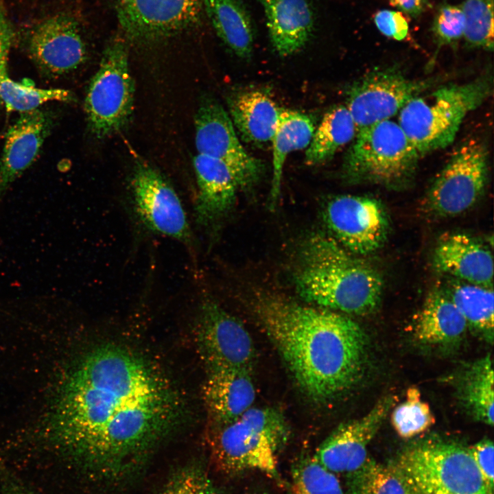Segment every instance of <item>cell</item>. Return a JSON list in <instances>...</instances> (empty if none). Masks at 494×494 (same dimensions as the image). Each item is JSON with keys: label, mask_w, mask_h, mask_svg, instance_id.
I'll list each match as a JSON object with an SVG mask.
<instances>
[{"label": "cell", "mask_w": 494, "mask_h": 494, "mask_svg": "<svg viewBox=\"0 0 494 494\" xmlns=\"http://www.w3.org/2000/svg\"><path fill=\"white\" fill-rule=\"evenodd\" d=\"M181 412L180 397L158 368L108 344L64 371L42 423L49 441L78 469L115 484L143 469Z\"/></svg>", "instance_id": "1"}, {"label": "cell", "mask_w": 494, "mask_h": 494, "mask_svg": "<svg viewBox=\"0 0 494 494\" xmlns=\"http://www.w3.org/2000/svg\"><path fill=\"white\" fill-rule=\"evenodd\" d=\"M255 309L295 382L313 401L334 399L362 378L368 338L349 317L270 294L259 296Z\"/></svg>", "instance_id": "2"}, {"label": "cell", "mask_w": 494, "mask_h": 494, "mask_svg": "<svg viewBox=\"0 0 494 494\" xmlns=\"http://www.w3.org/2000/svg\"><path fill=\"white\" fill-rule=\"evenodd\" d=\"M293 277L304 300L334 311L367 315L381 301L384 283L378 271L322 234L303 242Z\"/></svg>", "instance_id": "3"}, {"label": "cell", "mask_w": 494, "mask_h": 494, "mask_svg": "<svg viewBox=\"0 0 494 494\" xmlns=\"http://www.w3.org/2000/svg\"><path fill=\"white\" fill-rule=\"evenodd\" d=\"M207 443L215 467L226 475L258 471L279 480V454L285 445L289 427L273 408L251 407L226 423H209Z\"/></svg>", "instance_id": "4"}, {"label": "cell", "mask_w": 494, "mask_h": 494, "mask_svg": "<svg viewBox=\"0 0 494 494\" xmlns=\"http://www.w3.org/2000/svg\"><path fill=\"white\" fill-rule=\"evenodd\" d=\"M492 92L489 73L469 82L441 86L410 100L399 111L398 124L422 156L451 144L465 117Z\"/></svg>", "instance_id": "5"}, {"label": "cell", "mask_w": 494, "mask_h": 494, "mask_svg": "<svg viewBox=\"0 0 494 494\" xmlns=\"http://www.w3.org/2000/svg\"><path fill=\"white\" fill-rule=\"evenodd\" d=\"M410 494H493L469 448L431 439L413 445L390 464Z\"/></svg>", "instance_id": "6"}, {"label": "cell", "mask_w": 494, "mask_h": 494, "mask_svg": "<svg viewBox=\"0 0 494 494\" xmlns=\"http://www.w3.org/2000/svg\"><path fill=\"white\" fill-rule=\"evenodd\" d=\"M420 156L398 122L388 119L356 132L342 175L351 184L401 187L413 178Z\"/></svg>", "instance_id": "7"}, {"label": "cell", "mask_w": 494, "mask_h": 494, "mask_svg": "<svg viewBox=\"0 0 494 494\" xmlns=\"http://www.w3.org/2000/svg\"><path fill=\"white\" fill-rule=\"evenodd\" d=\"M134 92L126 43L115 38L104 51L84 100L88 125L96 137L104 138L126 126L132 111Z\"/></svg>", "instance_id": "8"}, {"label": "cell", "mask_w": 494, "mask_h": 494, "mask_svg": "<svg viewBox=\"0 0 494 494\" xmlns=\"http://www.w3.org/2000/svg\"><path fill=\"white\" fill-rule=\"evenodd\" d=\"M488 179L487 148L481 141L470 139L453 152L434 178L424 198V209L437 217L460 215L482 197Z\"/></svg>", "instance_id": "9"}, {"label": "cell", "mask_w": 494, "mask_h": 494, "mask_svg": "<svg viewBox=\"0 0 494 494\" xmlns=\"http://www.w3.org/2000/svg\"><path fill=\"white\" fill-rule=\"evenodd\" d=\"M431 83L410 79L395 67L368 72L346 91V107L356 132L390 119L410 100L425 92Z\"/></svg>", "instance_id": "10"}, {"label": "cell", "mask_w": 494, "mask_h": 494, "mask_svg": "<svg viewBox=\"0 0 494 494\" xmlns=\"http://www.w3.org/2000/svg\"><path fill=\"white\" fill-rule=\"evenodd\" d=\"M323 218L333 237L349 252L367 255L380 249L390 233V220L377 199L338 195L325 206Z\"/></svg>", "instance_id": "11"}, {"label": "cell", "mask_w": 494, "mask_h": 494, "mask_svg": "<svg viewBox=\"0 0 494 494\" xmlns=\"http://www.w3.org/2000/svg\"><path fill=\"white\" fill-rule=\"evenodd\" d=\"M195 129L198 154L225 163L243 191L258 183L264 172L263 162L246 150L228 113L216 100H202L195 116Z\"/></svg>", "instance_id": "12"}, {"label": "cell", "mask_w": 494, "mask_h": 494, "mask_svg": "<svg viewBox=\"0 0 494 494\" xmlns=\"http://www.w3.org/2000/svg\"><path fill=\"white\" fill-rule=\"evenodd\" d=\"M196 340L207 368L229 367L251 372L256 351L250 334L235 317L211 301L200 308Z\"/></svg>", "instance_id": "13"}, {"label": "cell", "mask_w": 494, "mask_h": 494, "mask_svg": "<svg viewBox=\"0 0 494 494\" xmlns=\"http://www.w3.org/2000/svg\"><path fill=\"white\" fill-rule=\"evenodd\" d=\"M117 17L132 41L168 38L198 22L202 0H115Z\"/></svg>", "instance_id": "14"}, {"label": "cell", "mask_w": 494, "mask_h": 494, "mask_svg": "<svg viewBox=\"0 0 494 494\" xmlns=\"http://www.w3.org/2000/svg\"><path fill=\"white\" fill-rule=\"evenodd\" d=\"M131 184L134 207L145 226L182 242L190 239L189 223L179 197L158 171L138 163Z\"/></svg>", "instance_id": "15"}, {"label": "cell", "mask_w": 494, "mask_h": 494, "mask_svg": "<svg viewBox=\"0 0 494 494\" xmlns=\"http://www.w3.org/2000/svg\"><path fill=\"white\" fill-rule=\"evenodd\" d=\"M393 403L384 397L364 416L340 424L320 445L314 456L335 474H351L368 458V446Z\"/></svg>", "instance_id": "16"}, {"label": "cell", "mask_w": 494, "mask_h": 494, "mask_svg": "<svg viewBox=\"0 0 494 494\" xmlns=\"http://www.w3.org/2000/svg\"><path fill=\"white\" fill-rule=\"evenodd\" d=\"M27 47L37 65L53 75L76 69L86 54L77 21L66 14H58L37 23L30 33Z\"/></svg>", "instance_id": "17"}, {"label": "cell", "mask_w": 494, "mask_h": 494, "mask_svg": "<svg viewBox=\"0 0 494 494\" xmlns=\"http://www.w3.org/2000/svg\"><path fill=\"white\" fill-rule=\"evenodd\" d=\"M53 125L40 108L20 113L7 131L0 161V202L10 186L37 158Z\"/></svg>", "instance_id": "18"}, {"label": "cell", "mask_w": 494, "mask_h": 494, "mask_svg": "<svg viewBox=\"0 0 494 494\" xmlns=\"http://www.w3.org/2000/svg\"><path fill=\"white\" fill-rule=\"evenodd\" d=\"M193 167L198 185L196 220L213 227L229 214L243 191L233 172L218 159L198 154Z\"/></svg>", "instance_id": "19"}, {"label": "cell", "mask_w": 494, "mask_h": 494, "mask_svg": "<svg viewBox=\"0 0 494 494\" xmlns=\"http://www.w3.org/2000/svg\"><path fill=\"white\" fill-rule=\"evenodd\" d=\"M432 263L438 272L458 281L484 287L493 285L492 253L467 234L454 233L441 237L434 249Z\"/></svg>", "instance_id": "20"}, {"label": "cell", "mask_w": 494, "mask_h": 494, "mask_svg": "<svg viewBox=\"0 0 494 494\" xmlns=\"http://www.w3.org/2000/svg\"><path fill=\"white\" fill-rule=\"evenodd\" d=\"M203 398L209 422L234 421L252 407L256 392L250 371L229 367H209Z\"/></svg>", "instance_id": "21"}, {"label": "cell", "mask_w": 494, "mask_h": 494, "mask_svg": "<svg viewBox=\"0 0 494 494\" xmlns=\"http://www.w3.org/2000/svg\"><path fill=\"white\" fill-rule=\"evenodd\" d=\"M266 21L270 40L281 56L294 54L309 40L314 14L307 0H258Z\"/></svg>", "instance_id": "22"}, {"label": "cell", "mask_w": 494, "mask_h": 494, "mask_svg": "<svg viewBox=\"0 0 494 494\" xmlns=\"http://www.w3.org/2000/svg\"><path fill=\"white\" fill-rule=\"evenodd\" d=\"M228 115L241 138L263 146L272 141L281 108L263 90L246 89L227 97Z\"/></svg>", "instance_id": "23"}, {"label": "cell", "mask_w": 494, "mask_h": 494, "mask_svg": "<svg viewBox=\"0 0 494 494\" xmlns=\"http://www.w3.org/2000/svg\"><path fill=\"white\" fill-rule=\"evenodd\" d=\"M468 325L445 291L434 290L426 298L414 327V336L421 344L449 348L463 338Z\"/></svg>", "instance_id": "24"}, {"label": "cell", "mask_w": 494, "mask_h": 494, "mask_svg": "<svg viewBox=\"0 0 494 494\" xmlns=\"http://www.w3.org/2000/svg\"><path fill=\"white\" fill-rule=\"evenodd\" d=\"M315 121L307 114L281 108L272 139V176L270 208H274L281 193L283 166L290 153L307 148L315 131Z\"/></svg>", "instance_id": "25"}, {"label": "cell", "mask_w": 494, "mask_h": 494, "mask_svg": "<svg viewBox=\"0 0 494 494\" xmlns=\"http://www.w3.org/2000/svg\"><path fill=\"white\" fill-rule=\"evenodd\" d=\"M202 7L221 40L239 58L251 57L254 31L250 16L240 0H202Z\"/></svg>", "instance_id": "26"}, {"label": "cell", "mask_w": 494, "mask_h": 494, "mask_svg": "<svg viewBox=\"0 0 494 494\" xmlns=\"http://www.w3.org/2000/svg\"><path fill=\"white\" fill-rule=\"evenodd\" d=\"M457 395L475 420L493 425V370L490 354L467 365L456 382Z\"/></svg>", "instance_id": "27"}, {"label": "cell", "mask_w": 494, "mask_h": 494, "mask_svg": "<svg viewBox=\"0 0 494 494\" xmlns=\"http://www.w3.org/2000/svg\"><path fill=\"white\" fill-rule=\"evenodd\" d=\"M356 130L344 105H336L324 115L305 151V161L318 165L331 160L335 154L352 141Z\"/></svg>", "instance_id": "28"}, {"label": "cell", "mask_w": 494, "mask_h": 494, "mask_svg": "<svg viewBox=\"0 0 494 494\" xmlns=\"http://www.w3.org/2000/svg\"><path fill=\"white\" fill-rule=\"evenodd\" d=\"M471 327L485 340H493L494 296L493 287L456 281L445 291Z\"/></svg>", "instance_id": "29"}, {"label": "cell", "mask_w": 494, "mask_h": 494, "mask_svg": "<svg viewBox=\"0 0 494 494\" xmlns=\"http://www.w3.org/2000/svg\"><path fill=\"white\" fill-rule=\"evenodd\" d=\"M347 476L346 494H410L392 466L371 458Z\"/></svg>", "instance_id": "30"}, {"label": "cell", "mask_w": 494, "mask_h": 494, "mask_svg": "<svg viewBox=\"0 0 494 494\" xmlns=\"http://www.w3.org/2000/svg\"><path fill=\"white\" fill-rule=\"evenodd\" d=\"M72 93L62 89H40L11 79L8 72L0 81V101L7 110L20 113L38 109L43 104L54 101L72 100Z\"/></svg>", "instance_id": "31"}, {"label": "cell", "mask_w": 494, "mask_h": 494, "mask_svg": "<svg viewBox=\"0 0 494 494\" xmlns=\"http://www.w3.org/2000/svg\"><path fill=\"white\" fill-rule=\"evenodd\" d=\"M293 494H346L336 474L314 456L299 459L292 471Z\"/></svg>", "instance_id": "32"}, {"label": "cell", "mask_w": 494, "mask_h": 494, "mask_svg": "<svg viewBox=\"0 0 494 494\" xmlns=\"http://www.w3.org/2000/svg\"><path fill=\"white\" fill-rule=\"evenodd\" d=\"M463 38L471 47L493 49V0H464Z\"/></svg>", "instance_id": "33"}, {"label": "cell", "mask_w": 494, "mask_h": 494, "mask_svg": "<svg viewBox=\"0 0 494 494\" xmlns=\"http://www.w3.org/2000/svg\"><path fill=\"white\" fill-rule=\"evenodd\" d=\"M397 433L402 438L414 437L434 423V417L428 404L421 399L417 388L407 391L406 399L397 405L391 416Z\"/></svg>", "instance_id": "34"}, {"label": "cell", "mask_w": 494, "mask_h": 494, "mask_svg": "<svg viewBox=\"0 0 494 494\" xmlns=\"http://www.w3.org/2000/svg\"><path fill=\"white\" fill-rule=\"evenodd\" d=\"M160 494H221L204 468L197 462L177 469Z\"/></svg>", "instance_id": "35"}, {"label": "cell", "mask_w": 494, "mask_h": 494, "mask_svg": "<svg viewBox=\"0 0 494 494\" xmlns=\"http://www.w3.org/2000/svg\"><path fill=\"white\" fill-rule=\"evenodd\" d=\"M464 18L460 5L445 3L436 12L432 30L438 46L457 43L463 37Z\"/></svg>", "instance_id": "36"}, {"label": "cell", "mask_w": 494, "mask_h": 494, "mask_svg": "<svg viewBox=\"0 0 494 494\" xmlns=\"http://www.w3.org/2000/svg\"><path fill=\"white\" fill-rule=\"evenodd\" d=\"M373 22L379 32L388 38L401 41L408 36L409 23L401 11L379 10L374 14Z\"/></svg>", "instance_id": "37"}, {"label": "cell", "mask_w": 494, "mask_h": 494, "mask_svg": "<svg viewBox=\"0 0 494 494\" xmlns=\"http://www.w3.org/2000/svg\"><path fill=\"white\" fill-rule=\"evenodd\" d=\"M471 456L484 480L493 490V443L490 439H482L469 447Z\"/></svg>", "instance_id": "38"}, {"label": "cell", "mask_w": 494, "mask_h": 494, "mask_svg": "<svg viewBox=\"0 0 494 494\" xmlns=\"http://www.w3.org/2000/svg\"><path fill=\"white\" fill-rule=\"evenodd\" d=\"M14 38V28L3 3L0 1V81L8 72L9 54Z\"/></svg>", "instance_id": "39"}, {"label": "cell", "mask_w": 494, "mask_h": 494, "mask_svg": "<svg viewBox=\"0 0 494 494\" xmlns=\"http://www.w3.org/2000/svg\"><path fill=\"white\" fill-rule=\"evenodd\" d=\"M399 11L412 17L419 16L426 8L429 0H389Z\"/></svg>", "instance_id": "40"}, {"label": "cell", "mask_w": 494, "mask_h": 494, "mask_svg": "<svg viewBox=\"0 0 494 494\" xmlns=\"http://www.w3.org/2000/svg\"><path fill=\"white\" fill-rule=\"evenodd\" d=\"M1 477L0 494H35L10 473L4 472Z\"/></svg>", "instance_id": "41"}]
</instances>
